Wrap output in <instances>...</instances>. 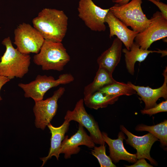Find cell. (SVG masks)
I'll return each mask as SVG.
<instances>
[{"label":"cell","instance_id":"cell-8","mask_svg":"<svg viewBox=\"0 0 167 167\" xmlns=\"http://www.w3.org/2000/svg\"><path fill=\"white\" fill-rule=\"evenodd\" d=\"M149 26L143 32L139 33L135 38V43L143 49H148L154 42L167 36V19L161 13L153 14Z\"/></svg>","mask_w":167,"mask_h":167},{"label":"cell","instance_id":"cell-23","mask_svg":"<svg viewBox=\"0 0 167 167\" xmlns=\"http://www.w3.org/2000/svg\"><path fill=\"white\" fill-rule=\"evenodd\" d=\"M91 151V154L98 160L101 167H115L109 156L106 153L105 146L101 145L99 147L95 146Z\"/></svg>","mask_w":167,"mask_h":167},{"label":"cell","instance_id":"cell-10","mask_svg":"<svg viewBox=\"0 0 167 167\" xmlns=\"http://www.w3.org/2000/svg\"><path fill=\"white\" fill-rule=\"evenodd\" d=\"M65 91L64 87H60L54 91L52 96L35 102L33 111L35 117V125L37 128L44 130L50 123L56 113L58 101Z\"/></svg>","mask_w":167,"mask_h":167},{"label":"cell","instance_id":"cell-20","mask_svg":"<svg viewBox=\"0 0 167 167\" xmlns=\"http://www.w3.org/2000/svg\"><path fill=\"white\" fill-rule=\"evenodd\" d=\"M112 74L105 69L99 67L93 81L84 89V96L92 94L104 86L115 82Z\"/></svg>","mask_w":167,"mask_h":167},{"label":"cell","instance_id":"cell-31","mask_svg":"<svg viewBox=\"0 0 167 167\" xmlns=\"http://www.w3.org/2000/svg\"></svg>","mask_w":167,"mask_h":167},{"label":"cell","instance_id":"cell-9","mask_svg":"<svg viewBox=\"0 0 167 167\" xmlns=\"http://www.w3.org/2000/svg\"><path fill=\"white\" fill-rule=\"evenodd\" d=\"M64 118L70 122L76 121L85 127L95 144H105L98 124L93 117L86 110L83 99H81L77 102L72 110L67 111Z\"/></svg>","mask_w":167,"mask_h":167},{"label":"cell","instance_id":"cell-6","mask_svg":"<svg viewBox=\"0 0 167 167\" xmlns=\"http://www.w3.org/2000/svg\"><path fill=\"white\" fill-rule=\"evenodd\" d=\"M14 43L21 53L26 54L38 53L45 39L41 33L30 24H20L14 32Z\"/></svg>","mask_w":167,"mask_h":167},{"label":"cell","instance_id":"cell-11","mask_svg":"<svg viewBox=\"0 0 167 167\" xmlns=\"http://www.w3.org/2000/svg\"><path fill=\"white\" fill-rule=\"evenodd\" d=\"M120 129L127 136V139H126V143L136 149L137 159H146L152 165L155 166L158 165L157 162L150 155L152 145L155 142L159 141L157 138L149 132L142 136L135 135L122 125L120 126Z\"/></svg>","mask_w":167,"mask_h":167},{"label":"cell","instance_id":"cell-19","mask_svg":"<svg viewBox=\"0 0 167 167\" xmlns=\"http://www.w3.org/2000/svg\"><path fill=\"white\" fill-rule=\"evenodd\" d=\"M119 96L108 95L98 90L84 96L83 100L84 103L87 107L97 110L114 104L118 100Z\"/></svg>","mask_w":167,"mask_h":167},{"label":"cell","instance_id":"cell-16","mask_svg":"<svg viewBox=\"0 0 167 167\" xmlns=\"http://www.w3.org/2000/svg\"><path fill=\"white\" fill-rule=\"evenodd\" d=\"M122 42L115 38L111 46L98 58L97 62L99 67L103 68L112 74L119 63L122 51Z\"/></svg>","mask_w":167,"mask_h":167},{"label":"cell","instance_id":"cell-29","mask_svg":"<svg viewBox=\"0 0 167 167\" xmlns=\"http://www.w3.org/2000/svg\"><path fill=\"white\" fill-rule=\"evenodd\" d=\"M117 0H112V2H115Z\"/></svg>","mask_w":167,"mask_h":167},{"label":"cell","instance_id":"cell-22","mask_svg":"<svg viewBox=\"0 0 167 167\" xmlns=\"http://www.w3.org/2000/svg\"><path fill=\"white\" fill-rule=\"evenodd\" d=\"M98 90L110 96H129L136 93L135 91L127 84L116 81L104 86Z\"/></svg>","mask_w":167,"mask_h":167},{"label":"cell","instance_id":"cell-18","mask_svg":"<svg viewBox=\"0 0 167 167\" xmlns=\"http://www.w3.org/2000/svg\"><path fill=\"white\" fill-rule=\"evenodd\" d=\"M122 52L124 54L126 69L129 73L132 75L134 74L135 62H141L144 61L150 53H161L162 54V56L167 55L166 50H161L158 49L157 51H153L143 49L135 42L133 43L130 50L124 48L122 49Z\"/></svg>","mask_w":167,"mask_h":167},{"label":"cell","instance_id":"cell-28","mask_svg":"<svg viewBox=\"0 0 167 167\" xmlns=\"http://www.w3.org/2000/svg\"><path fill=\"white\" fill-rule=\"evenodd\" d=\"M130 0H117L115 2L119 5H123L127 3Z\"/></svg>","mask_w":167,"mask_h":167},{"label":"cell","instance_id":"cell-26","mask_svg":"<svg viewBox=\"0 0 167 167\" xmlns=\"http://www.w3.org/2000/svg\"><path fill=\"white\" fill-rule=\"evenodd\" d=\"M126 167H153V166L148 164L144 158L139 159L133 165H125Z\"/></svg>","mask_w":167,"mask_h":167},{"label":"cell","instance_id":"cell-15","mask_svg":"<svg viewBox=\"0 0 167 167\" xmlns=\"http://www.w3.org/2000/svg\"><path fill=\"white\" fill-rule=\"evenodd\" d=\"M103 138L109 147V157L113 162L116 163L121 160H125L132 163H135L138 160L136 154L129 152L125 148L123 144V140L125 139L124 133L120 131L117 139L109 138L107 134L102 132Z\"/></svg>","mask_w":167,"mask_h":167},{"label":"cell","instance_id":"cell-14","mask_svg":"<svg viewBox=\"0 0 167 167\" xmlns=\"http://www.w3.org/2000/svg\"><path fill=\"white\" fill-rule=\"evenodd\" d=\"M105 21L109 28V38L116 36L124 44L126 48L130 50L135 38L139 32L129 29L109 10L106 15Z\"/></svg>","mask_w":167,"mask_h":167},{"label":"cell","instance_id":"cell-27","mask_svg":"<svg viewBox=\"0 0 167 167\" xmlns=\"http://www.w3.org/2000/svg\"><path fill=\"white\" fill-rule=\"evenodd\" d=\"M10 80L7 77L0 75V91L2 86L7 82H9ZM2 100V99L0 96V101Z\"/></svg>","mask_w":167,"mask_h":167},{"label":"cell","instance_id":"cell-25","mask_svg":"<svg viewBox=\"0 0 167 167\" xmlns=\"http://www.w3.org/2000/svg\"><path fill=\"white\" fill-rule=\"evenodd\" d=\"M156 6L161 11L163 16L167 19V5L156 0H148Z\"/></svg>","mask_w":167,"mask_h":167},{"label":"cell","instance_id":"cell-30","mask_svg":"<svg viewBox=\"0 0 167 167\" xmlns=\"http://www.w3.org/2000/svg\"><path fill=\"white\" fill-rule=\"evenodd\" d=\"M156 1H160V0H156Z\"/></svg>","mask_w":167,"mask_h":167},{"label":"cell","instance_id":"cell-5","mask_svg":"<svg viewBox=\"0 0 167 167\" xmlns=\"http://www.w3.org/2000/svg\"><path fill=\"white\" fill-rule=\"evenodd\" d=\"M74 80L73 76L68 73L60 75L57 79L52 76L38 75L29 83H20L18 85L24 92L25 97L31 98L36 102L43 100L45 94L50 89L61 84H69Z\"/></svg>","mask_w":167,"mask_h":167},{"label":"cell","instance_id":"cell-7","mask_svg":"<svg viewBox=\"0 0 167 167\" xmlns=\"http://www.w3.org/2000/svg\"><path fill=\"white\" fill-rule=\"evenodd\" d=\"M77 10L78 17L91 30L99 32L105 31V19L109 8H102L92 0H79Z\"/></svg>","mask_w":167,"mask_h":167},{"label":"cell","instance_id":"cell-24","mask_svg":"<svg viewBox=\"0 0 167 167\" xmlns=\"http://www.w3.org/2000/svg\"><path fill=\"white\" fill-rule=\"evenodd\" d=\"M143 114H147L150 116L161 112L167 111V100L163 101L156 104L153 107L147 109H144L140 111Z\"/></svg>","mask_w":167,"mask_h":167},{"label":"cell","instance_id":"cell-4","mask_svg":"<svg viewBox=\"0 0 167 167\" xmlns=\"http://www.w3.org/2000/svg\"><path fill=\"white\" fill-rule=\"evenodd\" d=\"M142 0H132L127 4H115L109 8V11L127 27L140 33L149 25L151 19L143 13L141 7Z\"/></svg>","mask_w":167,"mask_h":167},{"label":"cell","instance_id":"cell-2","mask_svg":"<svg viewBox=\"0 0 167 167\" xmlns=\"http://www.w3.org/2000/svg\"><path fill=\"white\" fill-rule=\"evenodd\" d=\"M2 44L6 49L0 59V75L10 80L15 77L22 78L29 71L30 55L22 53L14 48L9 37L5 38Z\"/></svg>","mask_w":167,"mask_h":167},{"label":"cell","instance_id":"cell-21","mask_svg":"<svg viewBox=\"0 0 167 167\" xmlns=\"http://www.w3.org/2000/svg\"><path fill=\"white\" fill-rule=\"evenodd\" d=\"M135 130L137 131H148L159 139L161 146H167V120L165 119L159 124L152 126H148L142 124H139L136 126Z\"/></svg>","mask_w":167,"mask_h":167},{"label":"cell","instance_id":"cell-1","mask_svg":"<svg viewBox=\"0 0 167 167\" xmlns=\"http://www.w3.org/2000/svg\"><path fill=\"white\" fill-rule=\"evenodd\" d=\"M68 21L63 11L45 8L33 19L32 23L45 40L62 42L66 33Z\"/></svg>","mask_w":167,"mask_h":167},{"label":"cell","instance_id":"cell-13","mask_svg":"<svg viewBox=\"0 0 167 167\" xmlns=\"http://www.w3.org/2000/svg\"><path fill=\"white\" fill-rule=\"evenodd\" d=\"M162 75L164 78L163 85L160 88H152L148 86L144 87L135 85L130 82L127 84L134 89L140 96L141 99L144 103V109L152 108L157 104L156 102L159 98L163 97L167 99V67L164 70Z\"/></svg>","mask_w":167,"mask_h":167},{"label":"cell","instance_id":"cell-12","mask_svg":"<svg viewBox=\"0 0 167 167\" xmlns=\"http://www.w3.org/2000/svg\"><path fill=\"white\" fill-rule=\"evenodd\" d=\"M78 126L77 132L69 138L68 135L65 136L62 143L59 153L64 154L66 159L70 158L72 155L79 153L80 150V146L84 145L90 148L95 146V144L84 127L79 124Z\"/></svg>","mask_w":167,"mask_h":167},{"label":"cell","instance_id":"cell-17","mask_svg":"<svg viewBox=\"0 0 167 167\" xmlns=\"http://www.w3.org/2000/svg\"><path fill=\"white\" fill-rule=\"evenodd\" d=\"M70 122L68 120H64L62 124L58 127H54L50 123L47 125L51 135L50 147L48 156L40 159L43 161L42 167L53 156L58 160L62 143L65 138L66 133L68 130Z\"/></svg>","mask_w":167,"mask_h":167},{"label":"cell","instance_id":"cell-3","mask_svg":"<svg viewBox=\"0 0 167 167\" xmlns=\"http://www.w3.org/2000/svg\"><path fill=\"white\" fill-rule=\"evenodd\" d=\"M70 57L62 42L45 40L39 52L35 55L33 62L43 70L61 71L70 61Z\"/></svg>","mask_w":167,"mask_h":167}]
</instances>
